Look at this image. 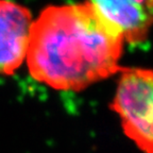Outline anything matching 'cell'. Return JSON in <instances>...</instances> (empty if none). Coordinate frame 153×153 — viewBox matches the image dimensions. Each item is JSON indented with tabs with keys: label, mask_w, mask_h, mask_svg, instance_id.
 Segmentation results:
<instances>
[{
	"label": "cell",
	"mask_w": 153,
	"mask_h": 153,
	"mask_svg": "<svg viewBox=\"0 0 153 153\" xmlns=\"http://www.w3.org/2000/svg\"><path fill=\"white\" fill-rule=\"evenodd\" d=\"M111 108L124 134L143 153H153V69L122 68Z\"/></svg>",
	"instance_id": "obj_2"
},
{
	"label": "cell",
	"mask_w": 153,
	"mask_h": 153,
	"mask_svg": "<svg viewBox=\"0 0 153 153\" xmlns=\"http://www.w3.org/2000/svg\"><path fill=\"white\" fill-rule=\"evenodd\" d=\"M124 38L89 1L50 5L33 20L27 65L59 91H82L120 72Z\"/></svg>",
	"instance_id": "obj_1"
},
{
	"label": "cell",
	"mask_w": 153,
	"mask_h": 153,
	"mask_svg": "<svg viewBox=\"0 0 153 153\" xmlns=\"http://www.w3.org/2000/svg\"><path fill=\"white\" fill-rule=\"evenodd\" d=\"M33 18L28 9L0 0V74L12 76L27 57Z\"/></svg>",
	"instance_id": "obj_3"
},
{
	"label": "cell",
	"mask_w": 153,
	"mask_h": 153,
	"mask_svg": "<svg viewBox=\"0 0 153 153\" xmlns=\"http://www.w3.org/2000/svg\"><path fill=\"white\" fill-rule=\"evenodd\" d=\"M123 35L124 42L139 44L153 26V0H89Z\"/></svg>",
	"instance_id": "obj_4"
}]
</instances>
